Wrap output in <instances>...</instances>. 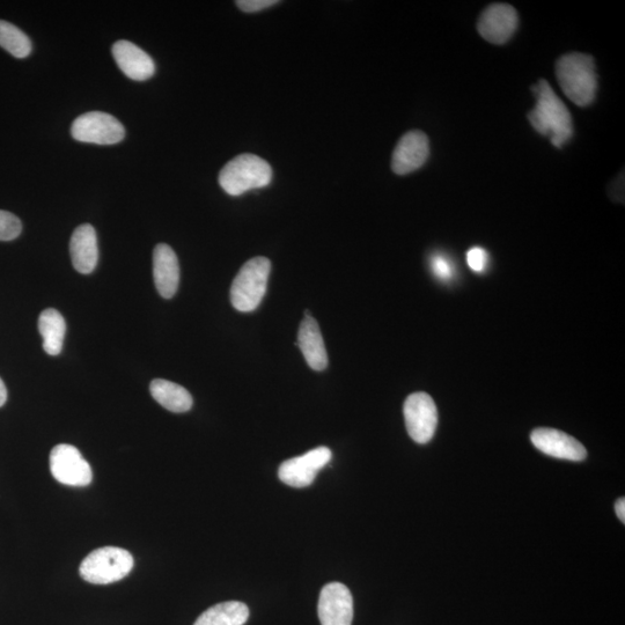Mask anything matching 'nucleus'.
I'll list each match as a JSON object with an SVG mask.
<instances>
[{
	"label": "nucleus",
	"instance_id": "obj_1",
	"mask_svg": "<svg viewBox=\"0 0 625 625\" xmlns=\"http://www.w3.org/2000/svg\"><path fill=\"white\" fill-rule=\"evenodd\" d=\"M532 91L535 94L536 106L528 114V120L540 135L550 137L551 143L557 149H561L573 136L569 109L546 80L541 79L532 87Z\"/></svg>",
	"mask_w": 625,
	"mask_h": 625
},
{
	"label": "nucleus",
	"instance_id": "obj_2",
	"mask_svg": "<svg viewBox=\"0 0 625 625\" xmlns=\"http://www.w3.org/2000/svg\"><path fill=\"white\" fill-rule=\"evenodd\" d=\"M556 77L563 93L578 107H587L595 100L598 76L594 58L590 55L571 53L556 63Z\"/></svg>",
	"mask_w": 625,
	"mask_h": 625
},
{
	"label": "nucleus",
	"instance_id": "obj_3",
	"mask_svg": "<svg viewBox=\"0 0 625 625\" xmlns=\"http://www.w3.org/2000/svg\"><path fill=\"white\" fill-rule=\"evenodd\" d=\"M272 168L254 154H240L229 161L219 174V185L225 193L240 196L249 190L260 189L270 185Z\"/></svg>",
	"mask_w": 625,
	"mask_h": 625
},
{
	"label": "nucleus",
	"instance_id": "obj_4",
	"mask_svg": "<svg viewBox=\"0 0 625 625\" xmlns=\"http://www.w3.org/2000/svg\"><path fill=\"white\" fill-rule=\"evenodd\" d=\"M271 262L257 256L242 266L231 288V301L235 310L253 312L262 303L268 288Z\"/></svg>",
	"mask_w": 625,
	"mask_h": 625
},
{
	"label": "nucleus",
	"instance_id": "obj_5",
	"mask_svg": "<svg viewBox=\"0 0 625 625\" xmlns=\"http://www.w3.org/2000/svg\"><path fill=\"white\" fill-rule=\"evenodd\" d=\"M134 568V557L128 550L104 547L92 551L80 565V576L95 585L120 582Z\"/></svg>",
	"mask_w": 625,
	"mask_h": 625
},
{
	"label": "nucleus",
	"instance_id": "obj_6",
	"mask_svg": "<svg viewBox=\"0 0 625 625\" xmlns=\"http://www.w3.org/2000/svg\"><path fill=\"white\" fill-rule=\"evenodd\" d=\"M71 135L82 143L114 145L123 141L125 129L123 124L110 114L90 112L80 115L72 123Z\"/></svg>",
	"mask_w": 625,
	"mask_h": 625
},
{
	"label": "nucleus",
	"instance_id": "obj_7",
	"mask_svg": "<svg viewBox=\"0 0 625 625\" xmlns=\"http://www.w3.org/2000/svg\"><path fill=\"white\" fill-rule=\"evenodd\" d=\"M50 470L57 482L69 487H87L93 473L78 448L68 444L57 445L50 453Z\"/></svg>",
	"mask_w": 625,
	"mask_h": 625
},
{
	"label": "nucleus",
	"instance_id": "obj_8",
	"mask_svg": "<svg viewBox=\"0 0 625 625\" xmlns=\"http://www.w3.org/2000/svg\"><path fill=\"white\" fill-rule=\"evenodd\" d=\"M403 411L411 439L417 444H428L438 425V410L432 397L426 393L411 394L404 402Z\"/></svg>",
	"mask_w": 625,
	"mask_h": 625
},
{
	"label": "nucleus",
	"instance_id": "obj_9",
	"mask_svg": "<svg viewBox=\"0 0 625 625\" xmlns=\"http://www.w3.org/2000/svg\"><path fill=\"white\" fill-rule=\"evenodd\" d=\"M333 458L332 451L322 446L307 452L301 457L286 460L278 469V477L292 488H306L313 484L316 475Z\"/></svg>",
	"mask_w": 625,
	"mask_h": 625
},
{
	"label": "nucleus",
	"instance_id": "obj_10",
	"mask_svg": "<svg viewBox=\"0 0 625 625\" xmlns=\"http://www.w3.org/2000/svg\"><path fill=\"white\" fill-rule=\"evenodd\" d=\"M321 625H351L354 620V598L341 583H329L322 588L319 599Z\"/></svg>",
	"mask_w": 625,
	"mask_h": 625
},
{
	"label": "nucleus",
	"instance_id": "obj_11",
	"mask_svg": "<svg viewBox=\"0 0 625 625\" xmlns=\"http://www.w3.org/2000/svg\"><path fill=\"white\" fill-rule=\"evenodd\" d=\"M518 12L509 4H492L481 14L477 29L484 40L504 44L517 32Z\"/></svg>",
	"mask_w": 625,
	"mask_h": 625
},
{
	"label": "nucleus",
	"instance_id": "obj_12",
	"mask_svg": "<svg viewBox=\"0 0 625 625\" xmlns=\"http://www.w3.org/2000/svg\"><path fill=\"white\" fill-rule=\"evenodd\" d=\"M430 156L429 138L422 131H410L397 143L392 159V168L397 175L417 171Z\"/></svg>",
	"mask_w": 625,
	"mask_h": 625
},
{
	"label": "nucleus",
	"instance_id": "obj_13",
	"mask_svg": "<svg viewBox=\"0 0 625 625\" xmlns=\"http://www.w3.org/2000/svg\"><path fill=\"white\" fill-rule=\"evenodd\" d=\"M531 440L539 451L549 457L569 461H583L587 457L584 445L562 431L548 428L536 429L532 432Z\"/></svg>",
	"mask_w": 625,
	"mask_h": 625
},
{
	"label": "nucleus",
	"instance_id": "obj_14",
	"mask_svg": "<svg viewBox=\"0 0 625 625\" xmlns=\"http://www.w3.org/2000/svg\"><path fill=\"white\" fill-rule=\"evenodd\" d=\"M114 60L124 73L136 82H144L156 73V64L151 56L135 43L120 40L114 43L112 48Z\"/></svg>",
	"mask_w": 625,
	"mask_h": 625
},
{
	"label": "nucleus",
	"instance_id": "obj_15",
	"mask_svg": "<svg viewBox=\"0 0 625 625\" xmlns=\"http://www.w3.org/2000/svg\"><path fill=\"white\" fill-rule=\"evenodd\" d=\"M153 277L161 297L171 299L178 291L180 266L172 247L159 244L153 252Z\"/></svg>",
	"mask_w": 625,
	"mask_h": 625
},
{
	"label": "nucleus",
	"instance_id": "obj_16",
	"mask_svg": "<svg viewBox=\"0 0 625 625\" xmlns=\"http://www.w3.org/2000/svg\"><path fill=\"white\" fill-rule=\"evenodd\" d=\"M70 254L73 267L80 274L88 275L94 271L99 261V248L97 232L92 225H80L73 232Z\"/></svg>",
	"mask_w": 625,
	"mask_h": 625
},
{
	"label": "nucleus",
	"instance_id": "obj_17",
	"mask_svg": "<svg viewBox=\"0 0 625 625\" xmlns=\"http://www.w3.org/2000/svg\"><path fill=\"white\" fill-rule=\"evenodd\" d=\"M298 345L311 369L323 371L328 366V354L318 322L306 311L298 333Z\"/></svg>",
	"mask_w": 625,
	"mask_h": 625
},
{
	"label": "nucleus",
	"instance_id": "obj_18",
	"mask_svg": "<svg viewBox=\"0 0 625 625\" xmlns=\"http://www.w3.org/2000/svg\"><path fill=\"white\" fill-rule=\"evenodd\" d=\"M150 392L160 406L172 413H187L193 407V397L186 388L172 381L156 379L151 382Z\"/></svg>",
	"mask_w": 625,
	"mask_h": 625
},
{
	"label": "nucleus",
	"instance_id": "obj_19",
	"mask_svg": "<svg viewBox=\"0 0 625 625\" xmlns=\"http://www.w3.org/2000/svg\"><path fill=\"white\" fill-rule=\"evenodd\" d=\"M39 330L43 337V349L49 356H58L62 352L66 323L63 315L49 308L39 318Z\"/></svg>",
	"mask_w": 625,
	"mask_h": 625
},
{
	"label": "nucleus",
	"instance_id": "obj_20",
	"mask_svg": "<svg viewBox=\"0 0 625 625\" xmlns=\"http://www.w3.org/2000/svg\"><path fill=\"white\" fill-rule=\"evenodd\" d=\"M249 619V608L244 602H222L205 610L194 625H244Z\"/></svg>",
	"mask_w": 625,
	"mask_h": 625
},
{
	"label": "nucleus",
	"instance_id": "obj_21",
	"mask_svg": "<svg viewBox=\"0 0 625 625\" xmlns=\"http://www.w3.org/2000/svg\"><path fill=\"white\" fill-rule=\"evenodd\" d=\"M0 47L16 58H26L32 53V41L10 22L0 20Z\"/></svg>",
	"mask_w": 625,
	"mask_h": 625
},
{
	"label": "nucleus",
	"instance_id": "obj_22",
	"mask_svg": "<svg viewBox=\"0 0 625 625\" xmlns=\"http://www.w3.org/2000/svg\"><path fill=\"white\" fill-rule=\"evenodd\" d=\"M22 232V224L13 213L0 210V241L17 239Z\"/></svg>",
	"mask_w": 625,
	"mask_h": 625
},
{
	"label": "nucleus",
	"instance_id": "obj_23",
	"mask_svg": "<svg viewBox=\"0 0 625 625\" xmlns=\"http://www.w3.org/2000/svg\"><path fill=\"white\" fill-rule=\"evenodd\" d=\"M431 268L433 270V274H435L440 281H450V279L454 276L452 262L444 255L438 254L433 256L431 260Z\"/></svg>",
	"mask_w": 625,
	"mask_h": 625
},
{
	"label": "nucleus",
	"instance_id": "obj_24",
	"mask_svg": "<svg viewBox=\"0 0 625 625\" xmlns=\"http://www.w3.org/2000/svg\"><path fill=\"white\" fill-rule=\"evenodd\" d=\"M488 261V254L481 247H474L467 253L468 266L475 272H483L488 266Z\"/></svg>",
	"mask_w": 625,
	"mask_h": 625
},
{
	"label": "nucleus",
	"instance_id": "obj_25",
	"mask_svg": "<svg viewBox=\"0 0 625 625\" xmlns=\"http://www.w3.org/2000/svg\"><path fill=\"white\" fill-rule=\"evenodd\" d=\"M277 0H239L237 5L240 10L247 13L260 12L268 7L278 4Z\"/></svg>",
	"mask_w": 625,
	"mask_h": 625
},
{
	"label": "nucleus",
	"instance_id": "obj_26",
	"mask_svg": "<svg viewBox=\"0 0 625 625\" xmlns=\"http://www.w3.org/2000/svg\"><path fill=\"white\" fill-rule=\"evenodd\" d=\"M615 511H616L617 517H619V519L624 524L625 522V500L624 498H620L619 500H617L615 504Z\"/></svg>",
	"mask_w": 625,
	"mask_h": 625
},
{
	"label": "nucleus",
	"instance_id": "obj_27",
	"mask_svg": "<svg viewBox=\"0 0 625 625\" xmlns=\"http://www.w3.org/2000/svg\"><path fill=\"white\" fill-rule=\"evenodd\" d=\"M7 401V389L2 378H0V407H3Z\"/></svg>",
	"mask_w": 625,
	"mask_h": 625
}]
</instances>
